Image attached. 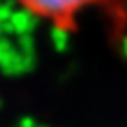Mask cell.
<instances>
[{
    "instance_id": "6da1fadb",
    "label": "cell",
    "mask_w": 127,
    "mask_h": 127,
    "mask_svg": "<svg viewBox=\"0 0 127 127\" xmlns=\"http://www.w3.org/2000/svg\"><path fill=\"white\" fill-rule=\"evenodd\" d=\"M26 14L57 32H74L80 20L117 6V0H14Z\"/></svg>"
}]
</instances>
